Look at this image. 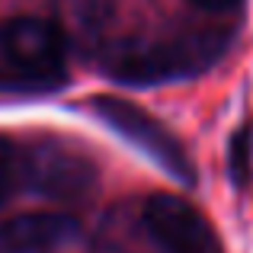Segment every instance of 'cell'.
<instances>
[{
  "mask_svg": "<svg viewBox=\"0 0 253 253\" xmlns=\"http://www.w3.org/2000/svg\"><path fill=\"white\" fill-rule=\"evenodd\" d=\"M231 45V29H196L161 39H125L106 48L103 68L125 84H167L209 71Z\"/></svg>",
  "mask_w": 253,
  "mask_h": 253,
  "instance_id": "cell-1",
  "label": "cell"
},
{
  "mask_svg": "<svg viewBox=\"0 0 253 253\" xmlns=\"http://www.w3.org/2000/svg\"><path fill=\"white\" fill-rule=\"evenodd\" d=\"M68 81V39L45 16L0 19V93H45Z\"/></svg>",
  "mask_w": 253,
  "mask_h": 253,
  "instance_id": "cell-2",
  "label": "cell"
},
{
  "mask_svg": "<svg viewBox=\"0 0 253 253\" xmlns=\"http://www.w3.org/2000/svg\"><path fill=\"white\" fill-rule=\"evenodd\" d=\"M90 106L119 138H125L148 161H154L167 176H173L176 183H192L196 179V170H192V161L186 154L183 141L173 135L161 119H154L141 106L128 103V99H119V96H99Z\"/></svg>",
  "mask_w": 253,
  "mask_h": 253,
  "instance_id": "cell-3",
  "label": "cell"
},
{
  "mask_svg": "<svg viewBox=\"0 0 253 253\" xmlns=\"http://www.w3.org/2000/svg\"><path fill=\"white\" fill-rule=\"evenodd\" d=\"M141 224L164 253H221L211 224L186 199L157 192L144 202Z\"/></svg>",
  "mask_w": 253,
  "mask_h": 253,
  "instance_id": "cell-4",
  "label": "cell"
},
{
  "mask_svg": "<svg viewBox=\"0 0 253 253\" xmlns=\"http://www.w3.org/2000/svg\"><path fill=\"white\" fill-rule=\"evenodd\" d=\"M81 224L68 211H26L0 224L3 253H55L74 244Z\"/></svg>",
  "mask_w": 253,
  "mask_h": 253,
  "instance_id": "cell-5",
  "label": "cell"
},
{
  "mask_svg": "<svg viewBox=\"0 0 253 253\" xmlns=\"http://www.w3.org/2000/svg\"><path fill=\"white\" fill-rule=\"evenodd\" d=\"M93 170L90 164L71 154H58V151H45L39 157L26 154V183L32 189L45 192L55 199H71L90 189Z\"/></svg>",
  "mask_w": 253,
  "mask_h": 253,
  "instance_id": "cell-6",
  "label": "cell"
},
{
  "mask_svg": "<svg viewBox=\"0 0 253 253\" xmlns=\"http://www.w3.org/2000/svg\"><path fill=\"white\" fill-rule=\"evenodd\" d=\"M228 173H231L237 189H244L253 179V122L241 125V128L234 131V138H231V144H228Z\"/></svg>",
  "mask_w": 253,
  "mask_h": 253,
  "instance_id": "cell-7",
  "label": "cell"
},
{
  "mask_svg": "<svg viewBox=\"0 0 253 253\" xmlns=\"http://www.w3.org/2000/svg\"><path fill=\"white\" fill-rule=\"evenodd\" d=\"M19 186H26V151L16 148L10 138H0V205Z\"/></svg>",
  "mask_w": 253,
  "mask_h": 253,
  "instance_id": "cell-8",
  "label": "cell"
},
{
  "mask_svg": "<svg viewBox=\"0 0 253 253\" xmlns=\"http://www.w3.org/2000/svg\"><path fill=\"white\" fill-rule=\"evenodd\" d=\"M189 3L202 6V10H209V13H231V10H237L244 0H189Z\"/></svg>",
  "mask_w": 253,
  "mask_h": 253,
  "instance_id": "cell-9",
  "label": "cell"
}]
</instances>
